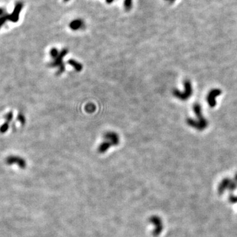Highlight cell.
<instances>
[{
    "instance_id": "1",
    "label": "cell",
    "mask_w": 237,
    "mask_h": 237,
    "mask_svg": "<svg viewBox=\"0 0 237 237\" xmlns=\"http://www.w3.org/2000/svg\"><path fill=\"white\" fill-rule=\"evenodd\" d=\"M193 110L194 113L196 115L198 120L188 118L187 120V124L191 127L198 130H203L206 129L208 126V121L203 117L201 105L198 103H194L193 105Z\"/></svg>"
},
{
    "instance_id": "2",
    "label": "cell",
    "mask_w": 237,
    "mask_h": 237,
    "mask_svg": "<svg viewBox=\"0 0 237 237\" xmlns=\"http://www.w3.org/2000/svg\"><path fill=\"white\" fill-rule=\"evenodd\" d=\"M68 50L65 48L59 51L56 48H52L50 51V55L52 57L53 61L50 63V66L51 67L57 68V75H61L65 71V65L63 62L64 57L67 54Z\"/></svg>"
},
{
    "instance_id": "3",
    "label": "cell",
    "mask_w": 237,
    "mask_h": 237,
    "mask_svg": "<svg viewBox=\"0 0 237 237\" xmlns=\"http://www.w3.org/2000/svg\"><path fill=\"white\" fill-rule=\"evenodd\" d=\"M103 138V142L98 147V151L101 154L108 151L111 147L118 145L119 142V136L114 132H108L104 134Z\"/></svg>"
},
{
    "instance_id": "4",
    "label": "cell",
    "mask_w": 237,
    "mask_h": 237,
    "mask_svg": "<svg viewBox=\"0 0 237 237\" xmlns=\"http://www.w3.org/2000/svg\"><path fill=\"white\" fill-rule=\"evenodd\" d=\"M184 91L181 92L179 91L177 89H175L173 92V96L176 97L177 98L181 99V101H187V100L191 98L193 90H192V86L191 81L188 80H186L184 82Z\"/></svg>"
},
{
    "instance_id": "5",
    "label": "cell",
    "mask_w": 237,
    "mask_h": 237,
    "mask_svg": "<svg viewBox=\"0 0 237 237\" xmlns=\"http://www.w3.org/2000/svg\"><path fill=\"white\" fill-rule=\"evenodd\" d=\"M150 222L154 226L152 234L154 236H159L163 230V224L161 219L157 215H153L150 218Z\"/></svg>"
},
{
    "instance_id": "6",
    "label": "cell",
    "mask_w": 237,
    "mask_h": 237,
    "mask_svg": "<svg viewBox=\"0 0 237 237\" xmlns=\"http://www.w3.org/2000/svg\"><path fill=\"white\" fill-rule=\"evenodd\" d=\"M221 94H222V91L219 88H214L209 91L206 99L210 108H214L216 104H217L216 98L219 96Z\"/></svg>"
},
{
    "instance_id": "7",
    "label": "cell",
    "mask_w": 237,
    "mask_h": 237,
    "mask_svg": "<svg viewBox=\"0 0 237 237\" xmlns=\"http://www.w3.org/2000/svg\"><path fill=\"white\" fill-rule=\"evenodd\" d=\"M23 7V3L20 2H17L15 4L13 11L11 14L7 15L8 20H11L13 23H17L19 19V15Z\"/></svg>"
},
{
    "instance_id": "8",
    "label": "cell",
    "mask_w": 237,
    "mask_h": 237,
    "mask_svg": "<svg viewBox=\"0 0 237 237\" xmlns=\"http://www.w3.org/2000/svg\"><path fill=\"white\" fill-rule=\"evenodd\" d=\"M6 163L8 165H17L19 167L24 168L26 161L22 157L18 156H9L6 159Z\"/></svg>"
},
{
    "instance_id": "9",
    "label": "cell",
    "mask_w": 237,
    "mask_h": 237,
    "mask_svg": "<svg viewBox=\"0 0 237 237\" xmlns=\"http://www.w3.org/2000/svg\"><path fill=\"white\" fill-rule=\"evenodd\" d=\"M230 180L231 179L230 178L226 177V178H224L223 180L220 182L219 186H218V193H219V194H220V195L223 194L226 190H228Z\"/></svg>"
},
{
    "instance_id": "10",
    "label": "cell",
    "mask_w": 237,
    "mask_h": 237,
    "mask_svg": "<svg viewBox=\"0 0 237 237\" xmlns=\"http://www.w3.org/2000/svg\"><path fill=\"white\" fill-rule=\"evenodd\" d=\"M84 23L81 19H75L73 20L69 24V27L72 30H77L83 27Z\"/></svg>"
},
{
    "instance_id": "11",
    "label": "cell",
    "mask_w": 237,
    "mask_h": 237,
    "mask_svg": "<svg viewBox=\"0 0 237 237\" xmlns=\"http://www.w3.org/2000/svg\"><path fill=\"white\" fill-rule=\"evenodd\" d=\"M68 64H70L71 65H72L77 71H81L82 69V65L80 63L77 62L75 60L71 59V60L68 61Z\"/></svg>"
},
{
    "instance_id": "12",
    "label": "cell",
    "mask_w": 237,
    "mask_h": 237,
    "mask_svg": "<svg viewBox=\"0 0 237 237\" xmlns=\"http://www.w3.org/2000/svg\"><path fill=\"white\" fill-rule=\"evenodd\" d=\"M133 6V0H125L124 1V7L126 11H129Z\"/></svg>"
},
{
    "instance_id": "13",
    "label": "cell",
    "mask_w": 237,
    "mask_h": 237,
    "mask_svg": "<svg viewBox=\"0 0 237 237\" xmlns=\"http://www.w3.org/2000/svg\"><path fill=\"white\" fill-rule=\"evenodd\" d=\"M9 127V123H7V122L4 123L1 126H0V133H2V134L5 133L8 130Z\"/></svg>"
},
{
    "instance_id": "14",
    "label": "cell",
    "mask_w": 237,
    "mask_h": 237,
    "mask_svg": "<svg viewBox=\"0 0 237 237\" xmlns=\"http://www.w3.org/2000/svg\"><path fill=\"white\" fill-rule=\"evenodd\" d=\"M13 118V113L12 112H9L5 115V119L7 123H9L10 121H11Z\"/></svg>"
},
{
    "instance_id": "15",
    "label": "cell",
    "mask_w": 237,
    "mask_h": 237,
    "mask_svg": "<svg viewBox=\"0 0 237 237\" xmlns=\"http://www.w3.org/2000/svg\"><path fill=\"white\" fill-rule=\"evenodd\" d=\"M86 110L87 112H90V113H92L94 112V110L96 109V107H95V105L94 104H92V103H90V104H88L86 106Z\"/></svg>"
},
{
    "instance_id": "16",
    "label": "cell",
    "mask_w": 237,
    "mask_h": 237,
    "mask_svg": "<svg viewBox=\"0 0 237 237\" xmlns=\"http://www.w3.org/2000/svg\"><path fill=\"white\" fill-rule=\"evenodd\" d=\"M7 20H8L7 15H4L2 17H0V29L2 27V26L5 23Z\"/></svg>"
},
{
    "instance_id": "17",
    "label": "cell",
    "mask_w": 237,
    "mask_h": 237,
    "mask_svg": "<svg viewBox=\"0 0 237 237\" xmlns=\"http://www.w3.org/2000/svg\"><path fill=\"white\" fill-rule=\"evenodd\" d=\"M229 202L232 204H235L237 203V196H235L233 194H230V196L229 197Z\"/></svg>"
},
{
    "instance_id": "18",
    "label": "cell",
    "mask_w": 237,
    "mask_h": 237,
    "mask_svg": "<svg viewBox=\"0 0 237 237\" xmlns=\"http://www.w3.org/2000/svg\"><path fill=\"white\" fill-rule=\"evenodd\" d=\"M17 119H18V121H19V122H20L21 124H23V125H24V124L25 123V122H26L25 117L24 116V115L22 114V113L19 114V115H18Z\"/></svg>"
},
{
    "instance_id": "19",
    "label": "cell",
    "mask_w": 237,
    "mask_h": 237,
    "mask_svg": "<svg viewBox=\"0 0 237 237\" xmlns=\"http://www.w3.org/2000/svg\"><path fill=\"white\" fill-rule=\"evenodd\" d=\"M4 13H5V10H4V9H3V8H0V16H1V17H2V16L4 15H3Z\"/></svg>"
},
{
    "instance_id": "20",
    "label": "cell",
    "mask_w": 237,
    "mask_h": 237,
    "mask_svg": "<svg viewBox=\"0 0 237 237\" xmlns=\"http://www.w3.org/2000/svg\"><path fill=\"white\" fill-rule=\"evenodd\" d=\"M113 1H114V0H105V2H106V3H108V4H110V3H113Z\"/></svg>"
},
{
    "instance_id": "21",
    "label": "cell",
    "mask_w": 237,
    "mask_h": 237,
    "mask_svg": "<svg viewBox=\"0 0 237 237\" xmlns=\"http://www.w3.org/2000/svg\"><path fill=\"white\" fill-rule=\"evenodd\" d=\"M166 1H169V2H170L171 3H173V2H175V0H166Z\"/></svg>"
},
{
    "instance_id": "22",
    "label": "cell",
    "mask_w": 237,
    "mask_h": 237,
    "mask_svg": "<svg viewBox=\"0 0 237 237\" xmlns=\"http://www.w3.org/2000/svg\"><path fill=\"white\" fill-rule=\"evenodd\" d=\"M68 1H69V0H64V2H68Z\"/></svg>"
}]
</instances>
